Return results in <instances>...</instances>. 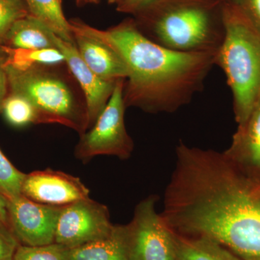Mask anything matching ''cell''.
Returning <instances> with one entry per match:
<instances>
[{"instance_id":"1","label":"cell","mask_w":260,"mask_h":260,"mask_svg":"<svg viewBox=\"0 0 260 260\" xmlns=\"http://www.w3.org/2000/svg\"><path fill=\"white\" fill-rule=\"evenodd\" d=\"M73 32L100 41L120 58L126 70L124 100L153 114L174 113L202 91L216 53L182 52L159 45L133 23L99 30L72 22Z\"/></svg>"},{"instance_id":"2","label":"cell","mask_w":260,"mask_h":260,"mask_svg":"<svg viewBox=\"0 0 260 260\" xmlns=\"http://www.w3.org/2000/svg\"><path fill=\"white\" fill-rule=\"evenodd\" d=\"M222 0H158L140 12L145 37L182 52L217 53L224 37Z\"/></svg>"},{"instance_id":"3","label":"cell","mask_w":260,"mask_h":260,"mask_svg":"<svg viewBox=\"0 0 260 260\" xmlns=\"http://www.w3.org/2000/svg\"><path fill=\"white\" fill-rule=\"evenodd\" d=\"M224 37L215 55L232 92L239 125L260 99V32L240 5L224 3Z\"/></svg>"},{"instance_id":"4","label":"cell","mask_w":260,"mask_h":260,"mask_svg":"<svg viewBox=\"0 0 260 260\" xmlns=\"http://www.w3.org/2000/svg\"><path fill=\"white\" fill-rule=\"evenodd\" d=\"M12 93L28 99L37 109L38 123H56L80 135L88 130L85 106L57 75L40 67L19 70L4 64Z\"/></svg>"},{"instance_id":"5","label":"cell","mask_w":260,"mask_h":260,"mask_svg":"<svg viewBox=\"0 0 260 260\" xmlns=\"http://www.w3.org/2000/svg\"><path fill=\"white\" fill-rule=\"evenodd\" d=\"M124 83L125 79L116 82L112 96L102 114L89 131L80 135L75 155L83 162L98 155H113L123 160L131 156L134 142L124 124Z\"/></svg>"},{"instance_id":"6","label":"cell","mask_w":260,"mask_h":260,"mask_svg":"<svg viewBox=\"0 0 260 260\" xmlns=\"http://www.w3.org/2000/svg\"><path fill=\"white\" fill-rule=\"evenodd\" d=\"M156 195H150L135 208L131 221L119 225L129 260H177L174 233L157 213Z\"/></svg>"},{"instance_id":"7","label":"cell","mask_w":260,"mask_h":260,"mask_svg":"<svg viewBox=\"0 0 260 260\" xmlns=\"http://www.w3.org/2000/svg\"><path fill=\"white\" fill-rule=\"evenodd\" d=\"M114 227L107 207L89 198L62 206L54 243L74 249L105 239L111 235Z\"/></svg>"},{"instance_id":"8","label":"cell","mask_w":260,"mask_h":260,"mask_svg":"<svg viewBox=\"0 0 260 260\" xmlns=\"http://www.w3.org/2000/svg\"><path fill=\"white\" fill-rule=\"evenodd\" d=\"M61 208L37 203L23 194L10 198L8 213L12 232L21 245L54 244Z\"/></svg>"},{"instance_id":"9","label":"cell","mask_w":260,"mask_h":260,"mask_svg":"<svg viewBox=\"0 0 260 260\" xmlns=\"http://www.w3.org/2000/svg\"><path fill=\"white\" fill-rule=\"evenodd\" d=\"M21 192L37 203L61 207L88 199L90 191L79 178L48 169L25 174Z\"/></svg>"},{"instance_id":"10","label":"cell","mask_w":260,"mask_h":260,"mask_svg":"<svg viewBox=\"0 0 260 260\" xmlns=\"http://www.w3.org/2000/svg\"><path fill=\"white\" fill-rule=\"evenodd\" d=\"M56 49L64 54L65 63L78 82L85 99L88 129L92 127L112 96L116 82L101 79L82 59L75 43L66 42L54 35Z\"/></svg>"},{"instance_id":"11","label":"cell","mask_w":260,"mask_h":260,"mask_svg":"<svg viewBox=\"0 0 260 260\" xmlns=\"http://www.w3.org/2000/svg\"><path fill=\"white\" fill-rule=\"evenodd\" d=\"M73 34L82 59L99 78L107 81L126 79L125 66L110 47L88 36Z\"/></svg>"},{"instance_id":"12","label":"cell","mask_w":260,"mask_h":260,"mask_svg":"<svg viewBox=\"0 0 260 260\" xmlns=\"http://www.w3.org/2000/svg\"><path fill=\"white\" fill-rule=\"evenodd\" d=\"M224 153L239 167L260 171V99Z\"/></svg>"},{"instance_id":"13","label":"cell","mask_w":260,"mask_h":260,"mask_svg":"<svg viewBox=\"0 0 260 260\" xmlns=\"http://www.w3.org/2000/svg\"><path fill=\"white\" fill-rule=\"evenodd\" d=\"M54 35V32L37 18L28 15L15 22L4 40L13 49H47L56 48Z\"/></svg>"},{"instance_id":"14","label":"cell","mask_w":260,"mask_h":260,"mask_svg":"<svg viewBox=\"0 0 260 260\" xmlns=\"http://www.w3.org/2000/svg\"><path fill=\"white\" fill-rule=\"evenodd\" d=\"M174 233L177 260H243L218 243Z\"/></svg>"},{"instance_id":"15","label":"cell","mask_w":260,"mask_h":260,"mask_svg":"<svg viewBox=\"0 0 260 260\" xmlns=\"http://www.w3.org/2000/svg\"><path fill=\"white\" fill-rule=\"evenodd\" d=\"M70 260H129L119 225L105 239L70 249Z\"/></svg>"},{"instance_id":"16","label":"cell","mask_w":260,"mask_h":260,"mask_svg":"<svg viewBox=\"0 0 260 260\" xmlns=\"http://www.w3.org/2000/svg\"><path fill=\"white\" fill-rule=\"evenodd\" d=\"M29 15L37 18L58 37L75 43L71 25L65 18L61 0H26Z\"/></svg>"},{"instance_id":"17","label":"cell","mask_w":260,"mask_h":260,"mask_svg":"<svg viewBox=\"0 0 260 260\" xmlns=\"http://www.w3.org/2000/svg\"><path fill=\"white\" fill-rule=\"evenodd\" d=\"M8 59L5 65L19 70H25L42 65L65 63L64 54L56 48L39 49H20L8 48Z\"/></svg>"},{"instance_id":"18","label":"cell","mask_w":260,"mask_h":260,"mask_svg":"<svg viewBox=\"0 0 260 260\" xmlns=\"http://www.w3.org/2000/svg\"><path fill=\"white\" fill-rule=\"evenodd\" d=\"M2 109L7 120L13 125L22 126L30 123H38L37 109L22 95L12 93L5 99Z\"/></svg>"},{"instance_id":"19","label":"cell","mask_w":260,"mask_h":260,"mask_svg":"<svg viewBox=\"0 0 260 260\" xmlns=\"http://www.w3.org/2000/svg\"><path fill=\"white\" fill-rule=\"evenodd\" d=\"M13 260H70V249L56 243L39 246L20 244Z\"/></svg>"},{"instance_id":"20","label":"cell","mask_w":260,"mask_h":260,"mask_svg":"<svg viewBox=\"0 0 260 260\" xmlns=\"http://www.w3.org/2000/svg\"><path fill=\"white\" fill-rule=\"evenodd\" d=\"M25 174L20 172L0 150V191L8 198L22 194Z\"/></svg>"},{"instance_id":"21","label":"cell","mask_w":260,"mask_h":260,"mask_svg":"<svg viewBox=\"0 0 260 260\" xmlns=\"http://www.w3.org/2000/svg\"><path fill=\"white\" fill-rule=\"evenodd\" d=\"M29 15L20 0H0V39H4L12 25Z\"/></svg>"},{"instance_id":"22","label":"cell","mask_w":260,"mask_h":260,"mask_svg":"<svg viewBox=\"0 0 260 260\" xmlns=\"http://www.w3.org/2000/svg\"><path fill=\"white\" fill-rule=\"evenodd\" d=\"M19 245L11 229L0 222V260L13 259Z\"/></svg>"},{"instance_id":"23","label":"cell","mask_w":260,"mask_h":260,"mask_svg":"<svg viewBox=\"0 0 260 260\" xmlns=\"http://www.w3.org/2000/svg\"><path fill=\"white\" fill-rule=\"evenodd\" d=\"M239 5L260 32V0H240Z\"/></svg>"},{"instance_id":"24","label":"cell","mask_w":260,"mask_h":260,"mask_svg":"<svg viewBox=\"0 0 260 260\" xmlns=\"http://www.w3.org/2000/svg\"><path fill=\"white\" fill-rule=\"evenodd\" d=\"M158 0H121L118 10L122 13H138Z\"/></svg>"},{"instance_id":"25","label":"cell","mask_w":260,"mask_h":260,"mask_svg":"<svg viewBox=\"0 0 260 260\" xmlns=\"http://www.w3.org/2000/svg\"><path fill=\"white\" fill-rule=\"evenodd\" d=\"M8 86V76L5 71L4 63L0 61V110L3 109V103L6 99Z\"/></svg>"},{"instance_id":"26","label":"cell","mask_w":260,"mask_h":260,"mask_svg":"<svg viewBox=\"0 0 260 260\" xmlns=\"http://www.w3.org/2000/svg\"><path fill=\"white\" fill-rule=\"evenodd\" d=\"M8 203H9V199L0 191V222L10 229Z\"/></svg>"},{"instance_id":"27","label":"cell","mask_w":260,"mask_h":260,"mask_svg":"<svg viewBox=\"0 0 260 260\" xmlns=\"http://www.w3.org/2000/svg\"><path fill=\"white\" fill-rule=\"evenodd\" d=\"M222 1L225 2V3H234L239 4L240 0H222Z\"/></svg>"},{"instance_id":"28","label":"cell","mask_w":260,"mask_h":260,"mask_svg":"<svg viewBox=\"0 0 260 260\" xmlns=\"http://www.w3.org/2000/svg\"><path fill=\"white\" fill-rule=\"evenodd\" d=\"M257 190L259 191L260 192V181L259 182V184H258V185H257Z\"/></svg>"},{"instance_id":"29","label":"cell","mask_w":260,"mask_h":260,"mask_svg":"<svg viewBox=\"0 0 260 260\" xmlns=\"http://www.w3.org/2000/svg\"><path fill=\"white\" fill-rule=\"evenodd\" d=\"M80 1H84V2H93L94 0H80Z\"/></svg>"},{"instance_id":"30","label":"cell","mask_w":260,"mask_h":260,"mask_svg":"<svg viewBox=\"0 0 260 260\" xmlns=\"http://www.w3.org/2000/svg\"><path fill=\"white\" fill-rule=\"evenodd\" d=\"M111 2H118V3H120L121 0H110Z\"/></svg>"},{"instance_id":"31","label":"cell","mask_w":260,"mask_h":260,"mask_svg":"<svg viewBox=\"0 0 260 260\" xmlns=\"http://www.w3.org/2000/svg\"><path fill=\"white\" fill-rule=\"evenodd\" d=\"M8 260H13V259H8Z\"/></svg>"}]
</instances>
